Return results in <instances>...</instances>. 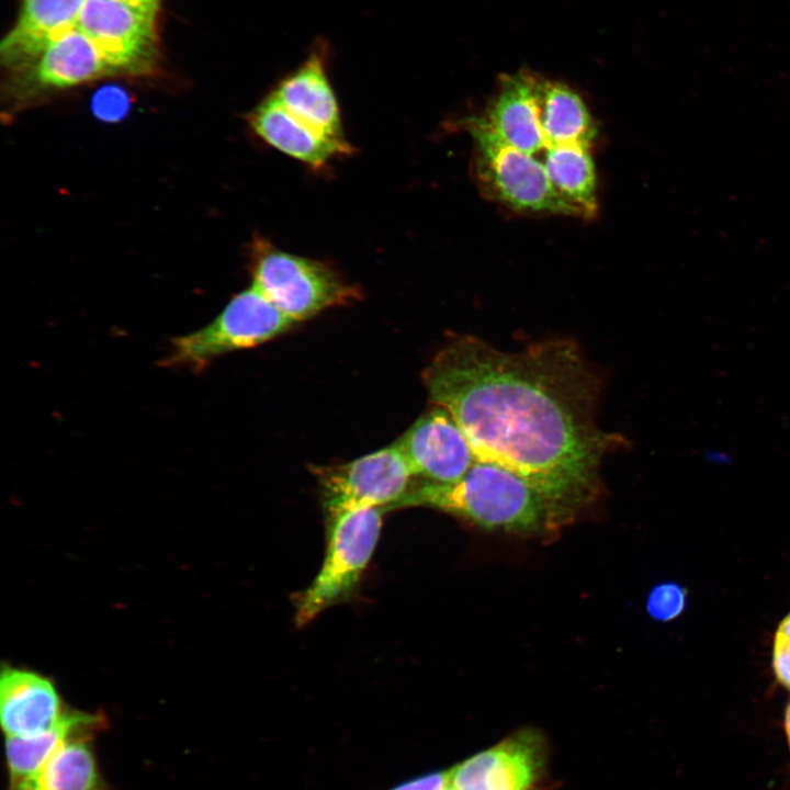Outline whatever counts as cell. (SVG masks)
Masks as SVG:
<instances>
[{"label": "cell", "mask_w": 790, "mask_h": 790, "mask_svg": "<svg viewBox=\"0 0 790 790\" xmlns=\"http://www.w3.org/2000/svg\"><path fill=\"white\" fill-rule=\"evenodd\" d=\"M543 83L529 70L503 76L481 115L506 143L532 156L546 147L540 120Z\"/></svg>", "instance_id": "11"}, {"label": "cell", "mask_w": 790, "mask_h": 790, "mask_svg": "<svg viewBox=\"0 0 790 790\" xmlns=\"http://www.w3.org/2000/svg\"><path fill=\"white\" fill-rule=\"evenodd\" d=\"M103 718L80 711H68L53 729L43 733L19 737L5 736V757L9 787L33 776L69 737L86 731L103 727Z\"/></svg>", "instance_id": "19"}, {"label": "cell", "mask_w": 790, "mask_h": 790, "mask_svg": "<svg viewBox=\"0 0 790 790\" xmlns=\"http://www.w3.org/2000/svg\"><path fill=\"white\" fill-rule=\"evenodd\" d=\"M442 790H452V788L449 786V782H448V785Z\"/></svg>", "instance_id": "27"}, {"label": "cell", "mask_w": 790, "mask_h": 790, "mask_svg": "<svg viewBox=\"0 0 790 790\" xmlns=\"http://www.w3.org/2000/svg\"><path fill=\"white\" fill-rule=\"evenodd\" d=\"M327 53L325 44L317 45L271 94L292 115L315 131L335 139H346L337 98L327 75Z\"/></svg>", "instance_id": "13"}, {"label": "cell", "mask_w": 790, "mask_h": 790, "mask_svg": "<svg viewBox=\"0 0 790 790\" xmlns=\"http://www.w3.org/2000/svg\"><path fill=\"white\" fill-rule=\"evenodd\" d=\"M449 782V770L429 774L402 783L392 790H442Z\"/></svg>", "instance_id": "24"}, {"label": "cell", "mask_w": 790, "mask_h": 790, "mask_svg": "<svg viewBox=\"0 0 790 790\" xmlns=\"http://www.w3.org/2000/svg\"><path fill=\"white\" fill-rule=\"evenodd\" d=\"M462 125L474 143V171L483 193L519 212L579 215L553 188L541 160L506 143L481 115Z\"/></svg>", "instance_id": "4"}, {"label": "cell", "mask_w": 790, "mask_h": 790, "mask_svg": "<svg viewBox=\"0 0 790 790\" xmlns=\"http://www.w3.org/2000/svg\"><path fill=\"white\" fill-rule=\"evenodd\" d=\"M95 731L69 737L33 776L9 790H108L92 746Z\"/></svg>", "instance_id": "17"}, {"label": "cell", "mask_w": 790, "mask_h": 790, "mask_svg": "<svg viewBox=\"0 0 790 790\" xmlns=\"http://www.w3.org/2000/svg\"><path fill=\"white\" fill-rule=\"evenodd\" d=\"M414 477L432 484L460 481L476 458L463 430L443 407L433 405L394 442Z\"/></svg>", "instance_id": "9"}, {"label": "cell", "mask_w": 790, "mask_h": 790, "mask_svg": "<svg viewBox=\"0 0 790 790\" xmlns=\"http://www.w3.org/2000/svg\"><path fill=\"white\" fill-rule=\"evenodd\" d=\"M541 126L546 147L568 144L590 146L597 129L580 95L565 83L544 80Z\"/></svg>", "instance_id": "20"}, {"label": "cell", "mask_w": 790, "mask_h": 790, "mask_svg": "<svg viewBox=\"0 0 790 790\" xmlns=\"http://www.w3.org/2000/svg\"><path fill=\"white\" fill-rule=\"evenodd\" d=\"M315 473L327 516L359 508L394 509L414 482L395 443L345 464L317 467Z\"/></svg>", "instance_id": "7"}, {"label": "cell", "mask_w": 790, "mask_h": 790, "mask_svg": "<svg viewBox=\"0 0 790 790\" xmlns=\"http://www.w3.org/2000/svg\"><path fill=\"white\" fill-rule=\"evenodd\" d=\"M249 126L264 143L312 168L350 155L347 139L328 137L292 115L271 93L247 116Z\"/></svg>", "instance_id": "14"}, {"label": "cell", "mask_w": 790, "mask_h": 790, "mask_svg": "<svg viewBox=\"0 0 790 790\" xmlns=\"http://www.w3.org/2000/svg\"><path fill=\"white\" fill-rule=\"evenodd\" d=\"M535 732H517L449 770L452 790H530L542 765Z\"/></svg>", "instance_id": "10"}, {"label": "cell", "mask_w": 790, "mask_h": 790, "mask_svg": "<svg viewBox=\"0 0 790 790\" xmlns=\"http://www.w3.org/2000/svg\"><path fill=\"white\" fill-rule=\"evenodd\" d=\"M252 284L294 323L359 298V289L329 264L276 248L255 237L250 251Z\"/></svg>", "instance_id": "3"}, {"label": "cell", "mask_w": 790, "mask_h": 790, "mask_svg": "<svg viewBox=\"0 0 790 790\" xmlns=\"http://www.w3.org/2000/svg\"><path fill=\"white\" fill-rule=\"evenodd\" d=\"M783 730L786 734V740L790 753V700L786 707L785 715H783Z\"/></svg>", "instance_id": "26"}, {"label": "cell", "mask_w": 790, "mask_h": 790, "mask_svg": "<svg viewBox=\"0 0 790 790\" xmlns=\"http://www.w3.org/2000/svg\"><path fill=\"white\" fill-rule=\"evenodd\" d=\"M589 147L551 146L543 151L541 160L553 188L584 217L594 216L597 211L596 170Z\"/></svg>", "instance_id": "18"}, {"label": "cell", "mask_w": 790, "mask_h": 790, "mask_svg": "<svg viewBox=\"0 0 790 790\" xmlns=\"http://www.w3.org/2000/svg\"><path fill=\"white\" fill-rule=\"evenodd\" d=\"M155 21L159 0H119Z\"/></svg>", "instance_id": "25"}, {"label": "cell", "mask_w": 790, "mask_h": 790, "mask_svg": "<svg viewBox=\"0 0 790 790\" xmlns=\"http://www.w3.org/2000/svg\"><path fill=\"white\" fill-rule=\"evenodd\" d=\"M128 97L119 87H104L92 99L93 112L105 121H116L128 109Z\"/></svg>", "instance_id": "23"}, {"label": "cell", "mask_w": 790, "mask_h": 790, "mask_svg": "<svg viewBox=\"0 0 790 790\" xmlns=\"http://www.w3.org/2000/svg\"><path fill=\"white\" fill-rule=\"evenodd\" d=\"M771 665L777 681L790 691V611L775 631Z\"/></svg>", "instance_id": "22"}, {"label": "cell", "mask_w": 790, "mask_h": 790, "mask_svg": "<svg viewBox=\"0 0 790 790\" xmlns=\"http://www.w3.org/2000/svg\"><path fill=\"white\" fill-rule=\"evenodd\" d=\"M54 684L34 672L5 667L0 678V714L5 736H33L68 713Z\"/></svg>", "instance_id": "12"}, {"label": "cell", "mask_w": 790, "mask_h": 790, "mask_svg": "<svg viewBox=\"0 0 790 790\" xmlns=\"http://www.w3.org/2000/svg\"><path fill=\"white\" fill-rule=\"evenodd\" d=\"M425 506L462 518L482 529L531 534L562 521L549 500L517 473L475 460L452 484L414 481L395 508Z\"/></svg>", "instance_id": "2"}, {"label": "cell", "mask_w": 790, "mask_h": 790, "mask_svg": "<svg viewBox=\"0 0 790 790\" xmlns=\"http://www.w3.org/2000/svg\"><path fill=\"white\" fill-rule=\"evenodd\" d=\"M86 0H23L0 53L13 67L30 66L53 42L77 27Z\"/></svg>", "instance_id": "15"}, {"label": "cell", "mask_w": 790, "mask_h": 790, "mask_svg": "<svg viewBox=\"0 0 790 790\" xmlns=\"http://www.w3.org/2000/svg\"><path fill=\"white\" fill-rule=\"evenodd\" d=\"M113 74L97 46L77 27L53 42L29 66V81L42 90L69 88Z\"/></svg>", "instance_id": "16"}, {"label": "cell", "mask_w": 790, "mask_h": 790, "mask_svg": "<svg viewBox=\"0 0 790 790\" xmlns=\"http://www.w3.org/2000/svg\"><path fill=\"white\" fill-rule=\"evenodd\" d=\"M155 21L119 0H86L77 29L117 72L149 69L156 53Z\"/></svg>", "instance_id": "8"}, {"label": "cell", "mask_w": 790, "mask_h": 790, "mask_svg": "<svg viewBox=\"0 0 790 790\" xmlns=\"http://www.w3.org/2000/svg\"><path fill=\"white\" fill-rule=\"evenodd\" d=\"M294 324L251 285L233 296L206 326L173 337L159 365L201 372L215 358L269 341Z\"/></svg>", "instance_id": "6"}, {"label": "cell", "mask_w": 790, "mask_h": 790, "mask_svg": "<svg viewBox=\"0 0 790 790\" xmlns=\"http://www.w3.org/2000/svg\"><path fill=\"white\" fill-rule=\"evenodd\" d=\"M422 380L475 458L522 476L562 522L595 500L602 460L621 438L596 422L599 379L574 342L551 339L508 352L460 336Z\"/></svg>", "instance_id": "1"}, {"label": "cell", "mask_w": 790, "mask_h": 790, "mask_svg": "<svg viewBox=\"0 0 790 790\" xmlns=\"http://www.w3.org/2000/svg\"><path fill=\"white\" fill-rule=\"evenodd\" d=\"M381 508H359L327 516V546L312 584L300 594L295 623L303 627L357 587L377 544Z\"/></svg>", "instance_id": "5"}, {"label": "cell", "mask_w": 790, "mask_h": 790, "mask_svg": "<svg viewBox=\"0 0 790 790\" xmlns=\"http://www.w3.org/2000/svg\"><path fill=\"white\" fill-rule=\"evenodd\" d=\"M686 590L675 583H663L652 588L646 599V611L662 622L677 618L686 606Z\"/></svg>", "instance_id": "21"}]
</instances>
